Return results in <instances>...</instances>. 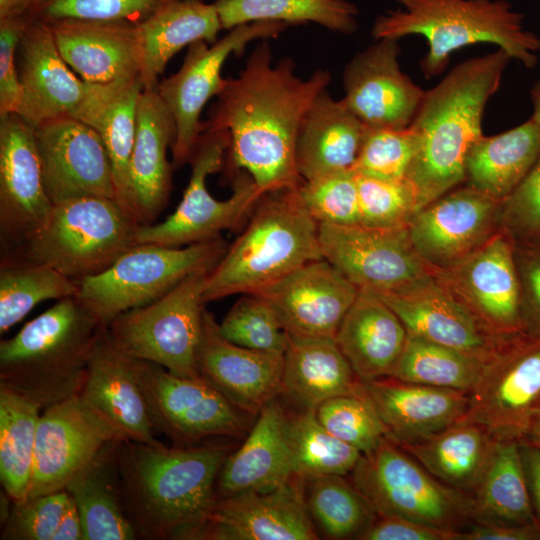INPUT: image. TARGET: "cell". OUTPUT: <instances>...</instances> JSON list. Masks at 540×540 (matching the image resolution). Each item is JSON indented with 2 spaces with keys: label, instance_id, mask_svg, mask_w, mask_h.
<instances>
[{
  "label": "cell",
  "instance_id": "6da1fadb",
  "mask_svg": "<svg viewBox=\"0 0 540 540\" xmlns=\"http://www.w3.org/2000/svg\"><path fill=\"white\" fill-rule=\"evenodd\" d=\"M330 78L328 71L319 69L301 79L293 60L284 58L274 64L269 44L263 41L256 46L239 75L227 78L207 120L202 121V131L229 134L227 173L246 172L263 194L300 185L299 127Z\"/></svg>",
  "mask_w": 540,
  "mask_h": 540
},
{
  "label": "cell",
  "instance_id": "7a4b0ae2",
  "mask_svg": "<svg viewBox=\"0 0 540 540\" xmlns=\"http://www.w3.org/2000/svg\"><path fill=\"white\" fill-rule=\"evenodd\" d=\"M231 452L221 444L167 447L117 443L126 511L138 536L198 540L217 498V479Z\"/></svg>",
  "mask_w": 540,
  "mask_h": 540
},
{
  "label": "cell",
  "instance_id": "3957f363",
  "mask_svg": "<svg viewBox=\"0 0 540 540\" xmlns=\"http://www.w3.org/2000/svg\"><path fill=\"white\" fill-rule=\"evenodd\" d=\"M510 60L498 48L458 64L425 91L409 125L418 148L406 181L418 210L465 182L467 154L483 135L485 106L499 89Z\"/></svg>",
  "mask_w": 540,
  "mask_h": 540
},
{
  "label": "cell",
  "instance_id": "277c9868",
  "mask_svg": "<svg viewBox=\"0 0 540 540\" xmlns=\"http://www.w3.org/2000/svg\"><path fill=\"white\" fill-rule=\"evenodd\" d=\"M74 296L57 302L0 343V385L46 409L83 387L93 345L104 329Z\"/></svg>",
  "mask_w": 540,
  "mask_h": 540
},
{
  "label": "cell",
  "instance_id": "5b68a950",
  "mask_svg": "<svg viewBox=\"0 0 540 540\" xmlns=\"http://www.w3.org/2000/svg\"><path fill=\"white\" fill-rule=\"evenodd\" d=\"M401 8L380 15L372 27L376 40L409 35L426 38L420 62L426 78L441 74L451 54L465 46L490 43L528 69L538 63L540 38L525 28L524 14L507 0H396Z\"/></svg>",
  "mask_w": 540,
  "mask_h": 540
},
{
  "label": "cell",
  "instance_id": "8992f818",
  "mask_svg": "<svg viewBox=\"0 0 540 540\" xmlns=\"http://www.w3.org/2000/svg\"><path fill=\"white\" fill-rule=\"evenodd\" d=\"M297 187L263 194L246 228L209 273L203 293L206 303L255 294L300 266L324 258L319 224L300 201Z\"/></svg>",
  "mask_w": 540,
  "mask_h": 540
},
{
  "label": "cell",
  "instance_id": "52a82bcc",
  "mask_svg": "<svg viewBox=\"0 0 540 540\" xmlns=\"http://www.w3.org/2000/svg\"><path fill=\"white\" fill-rule=\"evenodd\" d=\"M139 225L116 199H74L53 205L42 228L1 256L46 265L79 282L106 270L136 244Z\"/></svg>",
  "mask_w": 540,
  "mask_h": 540
},
{
  "label": "cell",
  "instance_id": "ba28073f",
  "mask_svg": "<svg viewBox=\"0 0 540 540\" xmlns=\"http://www.w3.org/2000/svg\"><path fill=\"white\" fill-rule=\"evenodd\" d=\"M221 238L182 247L137 243L106 270L78 282L75 296L103 325L164 296L185 278L211 271L227 249Z\"/></svg>",
  "mask_w": 540,
  "mask_h": 540
},
{
  "label": "cell",
  "instance_id": "9c48e42d",
  "mask_svg": "<svg viewBox=\"0 0 540 540\" xmlns=\"http://www.w3.org/2000/svg\"><path fill=\"white\" fill-rule=\"evenodd\" d=\"M351 482L377 516L455 531L473 525L471 495L440 482L388 437L362 454Z\"/></svg>",
  "mask_w": 540,
  "mask_h": 540
},
{
  "label": "cell",
  "instance_id": "30bf717a",
  "mask_svg": "<svg viewBox=\"0 0 540 540\" xmlns=\"http://www.w3.org/2000/svg\"><path fill=\"white\" fill-rule=\"evenodd\" d=\"M229 144L225 130L202 131L189 160L191 175L182 200L163 222L139 225L136 244L182 247L221 238L222 231L241 225L263 196L251 176L232 174L233 193L225 200L214 198L206 185L207 177L224 167Z\"/></svg>",
  "mask_w": 540,
  "mask_h": 540
},
{
  "label": "cell",
  "instance_id": "8fae6325",
  "mask_svg": "<svg viewBox=\"0 0 540 540\" xmlns=\"http://www.w3.org/2000/svg\"><path fill=\"white\" fill-rule=\"evenodd\" d=\"M210 272L195 273L154 302L120 314L106 327L108 334L119 348L138 359L175 375L202 377L197 350Z\"/></svg>",
  "mask_w": 540,
  "mask_h": 540
},
{
  "label": "cell",
  "instance_id": "7c38bea8",
  "mask_svg": "<svg viewBox=\"0 0 540 540\" xmlns=\"http://www.w3.org/2000/svg\"><path fill=\"white\" fill-rule=\"evenodd\" d=\"M289 26L277 21H256L230 29L214 43L194 42L188 46L180 69L159 81L156 90L175 122L171 148L175 168L189 163L202 133L201 112L226 84L227 78L221 75L226 59L240 54L252 41L277 37Z\"/></svg>",
  "mask_w": 540,
  "mask_h": 540
},
{
  "label": "cell",
  "instance_id": "4fadbf2b",
  "mask_svg": "<svg viewBox=\"0 0 540 540\" xmlns=\"http://www.w3.org/2000/svg\"><path fill=\"white\" fill-rule=\"evenodd\" d=\"M540 406V337H511L483 364L462 418L485 425L498 440L522 442Z\"/></svg>",
  "mask_w": 540,
  "mask_h": 540
},
{
  "label": "cell",
  "instance_id": "5bb4252c",
  "mask_svg": "<svg viewBox=\"0 0 540 540\" xmlns=\"http://www.w3.org/2000/svg\"><path fill=\"white\" fill-rule=\"evenodd\" d=\"M323 257L359 290L401 291L433 274L416 253L408 227L319 224Z\"/></svg>",
  "mask_w": 540,
  "mask_h": 540
},
{
  "label": "cell",
  "instance_id": "9a60e30c",
  "mask_svg": "<svg viewBox=\"0 0 540 540\" xmlns=\"http://www.w3.org/2000/svg\"><path fill=\"white\" fill-rule=\"evenodd\" d=\"M141 381L156 429L179 445L208 437H239L248 428V413L204 377L175 375L142 360Z\"/></svg>",
  "mask_w": 540,
  "mask_h": 540
},
{
  "label": "cell",
  "instance_id": "2e32d148",
  "mask_svg": "<svg viewBox=\"0 0 540 540\" xmlns=\"http://www.w3.org/2000/svg\"><path fill=\"white\" fill-rule=\"evenodd\" d=\"M433 274L495 335L523 333L514 242L503 231L463 260Z\"/></svg>",
  "mask_w": 540,
  "mask_h": 540
},
{
  "label": "cell",
  "instance_id": "e0dca14e",
  "mask_svg": "<svg viewBox=\"0 0 540 540\" xmlns=\"http://www.w3.org/2000/svg\"><path fill=\"white\" fill-rule=\"evenodd\" d=\"M34 135L53 205L93 196L116 199L109 155L91 126L67 115L35 127Z\"/></svg>",
  "mask_w": 540,
  "mask_h": 540
},
{
  "label": "cell",
  "instance_id": "ac0fdd59",
  "mask_svg": "<svg viewBox=\"0 0 540 540\" xmlns=\"http://www.w3.org/2000/svg\"><path fill=\"white\" fill-rule=\"evenodd\" d=\"M502 201L468 185L418 210L408 225L412 245L433 270L466 258L500 230Z\"/></svg>",
  "mask_w": 540,
  "mask_h": 540
},
{
  "label": "cell",
  "instance_id": "d6986e66",
  "mask_svg": "<svg viewBox=\"0 0 540 540\" xmlns=\"http://www.w3.org/2000/svg\"><path fill=\"white\" fill-rule=\"evenodd\" d=\"M114 440L124 438L79 394L44 409L37 426L28 497L65 490L99 449Z\"/></svg>",
  "mask_w": 540,
  "mask_h": 540
},
{
  "label": "cell",
  "instance_id": "ffe728a7",
  "mask_svg": "<svg viewBox=\"0 0 540 540\" xmlns=\"http://www.w3.org/2000/svg\"><path fill=\"white\" fill-rule=\"evenodd\" d=\"M53 204L43 184L34 127L17 114L0 118V238L2 254L47 222Z\"/></svg>",
  "mask_w": 540,
  "mask_h": 540
},
{
  "label": "cell",
  "instance_id": "44dd1931",
  "mask_svg": "<svg viewBox=\"0 0 540 540\" xmlns=\"http://www.w3.org/2000/svg\"><path fill=\"white\" fill-rule=\"evenodd\" d=\"M359 289L325 258L308 262L255 293L275 310L288 336L335 338Z\"/></svg>",
  "mask_w": 540,
  "mask_h": 540
},
{
  "label": "cell",
  "instance_id": "7402d4cb",
  "mask_svg": "<svg viewBox=\"0 0 540 540\" xmlns=\"http://www.w3.org/2000/svg\"><path fill=\"white\" fill-rule=\"evenodd\" d=\"M306 480L292 478L268 492L217 496L198 540H315Z\"/></svg>",
  "mask_w": 540,
  "mask_h": 540
},
{
  "label": "cell",
  "instance_id": "603a6c76",
  "mask_svg": "<svg viewBox=\"0 0 540 540\" xmlns=\"http://www.w3.org/2000/svg\"><path fill=\"white\" fill-rule=\"evenodd\" d=\"M377 41L346 66L341 101L368 128H407L425 91L402 72L399 40Z\"/></svg>",
  "mask_w": 540,
  "mask_h": 540
},
{
  "label": "cell",
  "instance_id": "cb8c5ba5",
  "mask_svg": "<svg viewBox=\"0 0 540 540\" xmlns=\"http://www.w3.org/2000/svg\"><path fill=\"white\" fill-rule=\"evenodd\" d=\"M377 295L397 314L408 334L453 348L482 363L513 337L489 331L434 274L401 291Z\"/></svg>",
  "mask_w": 540,
  "mask_h": 540
},
{
  "label": "cell",
  "instance_id": "d4e9b609",
  "mask_svg": "<svg viewBox=\"0 0 540 540\" xmlns=\"http://www.w3.org/2000/svg\"><path fill=\"white\" fill-rule=\"evenodd\" d=\"M141 361L119 348L104 328L91 350L79 395L124 440L158 445L141 381Z\"/></svg>",
  "mask_w": 540,
  "mask_h": 540
},
{
  "label": "cell",
  "instance_id": "484cf974",
  "mask_svg": "<svg viewBox=\"0 0 540 540\" xmlns=\"http://www.w3.org/2000/svg\"><path fill=\"white\" fill-rule=\"evenodd\" d=\"M214 315L205 309L197 366L202 377L234 405L258 415L281 392L284 353L263 352L225 339Z\"/></svg>",
  "mask_w": 540,
  "mask_h": 540
},
{
  "label": "cell",
  "instance_id": "4316f807",
  "mask_svg": "<svg viewBox=\"0 0 540 540\" xmlns=\"http://www.w3.org/2000/svg\"><path fill=\"white\" fill-rule=\"evenodd\" d=\"M20 98L14 114L32 127L72 116L84 99L88 83L61 56L47 23L32 20L17 48Z\"/></svg>",
  "mask_w": 540,
  "mask_h": 540
},
{
  "label": "cell",
  "instance_id": "83f0119b",
  "mask_svg": "<svg viewBox=\"0 0 540 540\" xmlns=\"http://www.w3.org/2000/svg\"><path fill=\"white\" fill-rule=\"evenodd\" d=\"M176 135L174 119L156 89H144L137 113L125 206L140 225L154 223L165 208L172 188L167 159Z\"/></svg>",
  "mask_w": 540,
  "mask_h": 540
},
{
  "label": "cell",
  "instance_id": "f1b7e54d",
  "mask_svg": "<svg viewBox=\"0 0 540 540\" xmlns=\"http://www.w3.org/2000/svg\"><path fill=\"white\" fill-rule=\"evenodd\" d=\"M363 390L398 445L423 440L460 420L470 393L386 376L362 382Z\"/></svg>",
  "mask_w": 540,
  "mask_h": 540
},
{
  "label": "cell",
  "instance_id": "f546056e",
  "mask_svg": "<svg viewBox=\"0 0 540 540\" xmlns=\"http://www.w3.org/2000/svg\"><path fill=\"white\" fill-rule=\"evenodd\" d=\"M47 24L61 56L86 83L107 84L139 77L136 24L76 19Z\"/></svg>",
  "mask_w": 540,
  "mask_h": 540
},
{
  "label": "cell",
  "instance_id": "4dcf8cb0",
  "mask_svg": "<svg viewBox=\"0 0 540 540\" xmlns=\"http://www.w3.org/2000/svg\"><path fill=\"white\" fill-rule=\"evenodd\" d=\"M286 427L287 411L277 399L264 406L244 443L226 458L217 496L268 492L294 478Z\"/></svg>",
  "mask_w": 540,
  "mask_h": 540
},
{
  "label": "cell",
  "instance_id": "1f68e13d",
  "mask_svg": "<svg viewBox=\"0 0 540 540\" xmlns=\"http://www.w3.org/2000/svg\"><path fill=\"white\" fill-rule=\"evenodd\" d=\"M366 126L327 89L311 103L296 142V167L303 181L352 170Z\"/></svg>",
  "mask_w": 540,
  "mask_h": 540
},
{
  "label": "cell",
  "instance_id": "d6a6232c",
  "mask_svg": "<svg viewBox=\"0 0 540 540\" xmlns=\"http://www.w3.org/2000/svg\"><path fill=\"white\" fill-rule=\"evenodd\" d=\"M407 337L404 324L379 295L359 290L335 341L361 382H366L390 376Z\"/></svg>",
  "mask_w": 540,
  "mask_h": 540
},
{
  "label": "cell",
  "instance_id": "836d02e7",
  "mask_svg": "<svg viewBox=\"0 0 540 540\" xmlns=\"http://www.w3.org/2000/svg\"><path fill=\"white\" fill-rule=\"evenodd\" d=\"M362 392V382L335 338L289 337L284 352L280 396L297 410H316L330 398Z\"/></svg>",
  "mask_w": 540,
  "mask_h": 540
},
{
  "label": "cell",
  "instance_id": "e575fe53",
  "mask_svg": "<svg viewBox=\"0 0 540 540\" xmlns=\"http://www.w3.org/2000/svg\"><path fill=\"white\" fill-rule=\"evenodd\" d=\"M140 74L144 89H156L169 60L197 41L214 43L221 22L213 3L171 0L137 24Z\"/></svg>",
  "mask_w": 540,
  "mask_h": 540
},
{
  "label": "cell",
  "instance_id": "d590c367",
  "mask_svg": "<svg viewBox=\"0 0 540 540\" xmlns=\"http://www.w3.org/2000/svg\"><path fill=\"white\" fill-rule=\"evenodd\" d=\"M118 441L102 446L65 487L80 513L84 540H134L138 536L124 503Z\"/></svg>",
  "mask_w": 540,
  "mask_h": 540
},
{
  "label": "cell",
  "instance_id": "8d00e7d4",
  "mask_svg": "<svg viewBox=\"0 0 540 540\" xmlns=\"http://www.w3.org/2000/svg\"><path fill=\"white\" fill-rule=\"evenodd\" d=\"M499 441L485 425L461 418L423 440L399 446L440 482L471 495Z\"/></svg>",
  "mask_w": 540,
  "mask_h": 540
},
{
  "label": "cell",
  "instance_id": "74e56055",
  "mask_svg": "<svg viewBox=\"0 0 540 540\" xmlns=\"http://www.w3.org/2000/svg\"><path fill=\"white\" fill-rule=\"evenodd\" d=\"M143 90L139 77L107 84L88 83L84 99L72 114L91 126L102 139L112 165L116 199L125 209L128 166Z\"/></svg>",
  "mask_w": 540,
  "mask_h": 540
},
{
  "label": "cell",
  "instance_id": "f35d334b",
  "mask_svg": "<svg viewBox=\"0 0 540 540\" xmlns=\"http://www.w3.org/2000/svg\"><path fill=\"white\" fill-rule=\"evenodd\" d=\"M540 157V129L530 118L494 136H480L466 158V185L504 201Z\"/></svg>",
  "mask_w": 540,
  "mask_h": 540
},
{
  "label": "cell",
  "instance_id": "ab89813d",
  "mask_svg": "<svg viewBox=\"0 0 540 540\" xmlns=\"http://www.w3.org/2000/svg\"><path fill=\"white\" fill-rule=\"evenodd\" d=\"M473 524L522 525L538 522L531 505L520 442L500 440L471 493Z\"/></svg>",
  "mask_w": 540,
  "mask_h": 540
},
{
  "label": "cell",
  "instance_id": "60d3db41",
  "mask_svg": "<svg viewBox=\"0 0 540 540\" xmlns=\"http://www.w3.org/2000/svg\"><path fill=\"white\" fill-rule=\"evenodd\" d=\"M41 408L0 385V479L13 502L28 497Z\"/></svg>",
  "mask_w": 540,
  "mask_h": 540
},
{
  "label": "cell",
  "instance_id": "b9f144b4",
  "mask_svg": "<svg viewBox=\"0 0 540 540\" xmlns=\"http://www.w3.org/2000/svg\"><path fill=\"white\" fill-rule=\"evenodd\" d=\"M222 29L256 21L288 25L313 22L331 31L353 33L358 9L347 0H215Z\"/></svg>",
  "mask_w": 540,
  "mask_h": 540
},
{
  "label": "cell",
  "instance_id": "7bdbcfd3",
  "mask_svg": "<svg viewBox=\"0 0 540 540\" xmlns=\"http://www.w3.org/2000/svg\"><path fill=\"white\" fill-rule=\"evenodd\" d=\"M78 290L77 281L49 266L1 256L0 333L20 322L37 304L74 297Z\"/></svg>",
  "mask_w": 540,
  "mask_h": 540
},
{
  "label": "cell",
  "instance_id": "ee69618b",
  "mask_svg": "<svg viewBox=\"0 0 540 540\" xmlns=\"http://www.w3.org/2000/svg\"><path fill=\"white\" fill-rule=\"evenodd\" d=\"M287 441L295 477L308 480L351 473L362 452L323 427L316 410L287 412Z\"/></svg>",
  "mask_w": 540,
  "mask_h": 540
},
{
  "label": "cell",
  "instance_id": "f6af8a7d",
  "mask_svg": "<svg viewBox=\"0 0 540 540\" xmlns=\"http://www.w3.org/2000/svg\"><path fill=\"white\" fill-rule=\"evenodd\" d=\"M483 364L458 350L408 334L390 377L470 393L481 374Z\"/></svg>",
  "mask_w": 540,
  "mask_h": 540
},
{
  "label": "cell",
  "instance_id": "bcb514c9",
  "mask_svg": "<svg viewBox=\"0 0 540 540\" xmlns=\"http://www.w3.org/2000/svg\"><path fill=\"white\" fill-rule=\"evenodd\" d=\"M305 498L311 516L333 539H358L377 518L364 496L344 475L306 480Z\"/></svg>",
  "mask_w": 540,
  "mask_h": 540
},
{
  "label": "cell",
  "instance_id": "7dc6e473",
  "mask_svg": "<svg viewBox=\"0 0 540 540\" xmlns=\"http://www.w3.org/2000/svg\"><path fill=\"white\" fill-rule=\"evenodd\" d=\"M218 327L228 341L258 351L284 353L289 342L275 310L258 294H242Z\"/></svg>",
  "mask_w": 540,
  "mask_h": 540
},
{
  "label": "cell",
  "instance_id": "c3c4849f",
  "mask_svg": "<svg viewBox=\"0 0 540 540\" xmlns=\"http://www.w3.org/2000/svg\"><path fill=\"white\" fill-rule=\"evenodd\" d=\"M319 422L341 441L367 453L374 449L388 430L364 390L359 394L339 395L316 409Z\"/></svg>",
  "mask_w": 540,
  "mask_h": 540
},
{
  "label": "cell",
  "instance_id": "681fc988",
  "mask_svg": "<svg viewBox=\"0 0 540 540\" xmlns=\"http://www.w3.org/2000/svg\"><path fill=\"white\" fill-rule=\"evenodd\" d=\"M418 148L408 126L403 129L368 128L352 171L389 181H406Z\"/></svg>",
  "mask_w": 540,
  "mask_h": 540
},
{
  "label": "cell",
  "instance_id": "f907efd6",
  "mask_svg": "<svg viewBox=\"0 0 540 540\" xmlns=\"http://www.w3.org/2000/svg\"><path fill=\"white\" fill-rule=\"evenodd\" d=\"M297 193L318 224H360L356 174L352 170L303 181L297 187Z\"/></svg>",
  "mask_w": 540,
  "mask_h": 540
},
{
  "label": "cell",
  "instance_id": "816d5d0a",
  "mask_svg": "<svg viewBox=\"0 0 540 540\" xmlns=\"http://www.w3.org/2000/svg\"><path fill=\"white\" fill-rule=\"evenodd\" d=\"M356 181L361 225L408 227L418 207L414 190L407 181L382 180L359 174H356Z\"/></svg>",
  "mask_w": 540,
  "mask_h": 540
},
{
  "label": "cell",
  "instance_id": "f5cc1de1",
  "mask_svg": "<svg viewBox=\"0 0 540 540\" xmlns=\"http://www.w3.org/2000/svg\"><path fill=\"white\" fill-rule=\"evenodd\" d=\"M171 0H32L30 16L52 22L63 19L140 24Z\"/></svg>",
  "mask_w": 540,
  "mask_h": 540
},
{
  "label": "cell",
  "instance_id": "db71d44e",
  "mask_svg": "<svg viewBox=\"0 0 540 540\" xmlns=\"http://www.w3.org/2000/svg\"><path fill=\"white\" fill-rule=\"evenodd\" d=\"M69 498L66 490L13 502L1 540H52Z\"/></svg>",
  "mask_w": 540,
  "mask_h": 540
},
{
  "label": "cell",
  "instance_id": "11a10c76",
  "mask_svg": "<svg viewBox=\"0 0 540 540\" xmlns=\"http://www.w3.org/2000/svg\"><path fill=\"white\" fill-rule=\"evenodd\" d=\"M500 230L513 242L540 239V157L522 183L502 202Z\"/></svg>",
  "mask_w": 540,
  "mask_h": 540
},
{
  "label": "cell",
  "instance_id": "9f6ffc18",
  "mask_svg": "<svg viewBox=\"0 0 540 540\" xmlns=\"http://www.w3.org/2000/svg\"><path fill=\"white\" fill-rule=\"evenodd\" d=\"M523 333L540 337V239L514 242Z\"/></svg>",
  "mask_w": 540,
  "mask_h": 540
},
{
  "label": "cell",
  "instance_id": "6f0895ef",
  "mask_svg": "<svg viewBox=\"0 0 540 540\" xmlns=\"http://www.w3.org/2000/svg\"><path fill=\"white\" fill-rule=\"evenodd\" d=\"M30 15L0 19V118L16 111L20 98L17 48Z\"/></svg>",
  "mask_w": 540,
  "mask_h": 540
},
{
  "label": "cell",
  "instance_id": "680465c9",
  "mask_svg": "<svg viewBox=\"0 0 540 540\" xmlns=\"http://www.w3.org/2000/svg\"><path fill=\"white\" fill-rule=\"evenodd\" d=\"M462 531L441 529L409 519L377 516L360 540H461Z\"/></svg>",
  "mask_w": 540,
  "mask_h": 540
},
{
  "label": "cell",
  "instance_id": "91938a15",
  "mask_svg": "<svg viewBox=\"0 0 540 540\" xmlns=\"http://www.w3.org/2000/svg\"><path fill=\"white\" fill-rule=\"evenodd\" d=\"M461 540H540V523L522 525L473 524L462 531Z\"/></svg>",
  "mask_w": 540,
  "mask_h": 540
},
{
  "label": "cell",
  "instance_id": "94428289",
  "mask_svg": "<svg viewBox=\"0 0 540 540\" xmlns=\"http://www.w3.org/2000/svg\"><path fill=\"white\" fill-rule=\"evenodd\" d=\"M520 451L531 505L540 523V449L530 443L520 442Z\"/></svg>",
  "mask_w": 540,
  "mask_h": 540
},
{
  "label": "cell",
  "instance_id": "6125c7cd",
  "mask_svg": "<svg viewBox=\"0 0 540 540\" xmlns=\"http://www.w3.org/2000/svg\"><path fill=\"white\" fill-rule=\"evenodd\" d=\"M52 540H84L81 516L70 495Z\"/></svg>",
  "mask_w": 540,
  "mask_h": 540
},
{
  "label": "cell",
  "instance_id": "be15d7a7",
  "mask_svg": "<svg viewBox=\"0 0 540 540\" xmlns=\"http://www.w3.org/2000/svg\"><path fill=\"white\" fill-rule=\"evenodd\" d=\"M32 0H0V19L30 15Z\"/></svg>",
  "mask_w": 540,
  "mask_h": 540
},
{
  "label": "cell",
  "instance_id": "e7e4bbea",
  "mask_svg": "<svg viewBox=\"0 0 540 540\" xmlns=\"http://www.w3.org/2000/svg\"><path fill=\"white\" fill-rule=\"evenodd\" d=\"M522 442L530 443L540 449V406L534 416L529 431Z\"/></svg>",
  "mask_w": 540,
  "mask_h": 540
},
{
  "label": "cell",
  "instance_id": "03108f58",
  "mask_svg": "<svg viewBox=\"0 0 540 540\" xmlns=\"http://www.w3.org/2000/svg\"><path fill=\"white\" fill-rule=\"evenodd\" d=\"M531 103L533 106L532 119L540 129V79L536 81L530 91Z\"/></svg>",
  "mask_w": 540,
  "mask_h": 540
}]
</instances>
